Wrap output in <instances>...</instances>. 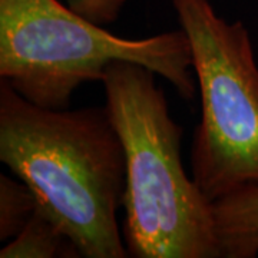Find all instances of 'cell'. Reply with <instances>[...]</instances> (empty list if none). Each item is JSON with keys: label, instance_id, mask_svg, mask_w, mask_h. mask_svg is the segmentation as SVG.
<instances>
[{"label": "cell", "instance_id": "1", "mask_svg": "<svg viewBox=\"0 0 258 258\" xmlns=\"http://www.w3.org/2000/svg\"><path fill=\"white\" fill-rule=\"evenodd\" d=\"M0 161L86 258H125V151L106 106H37L0 81Z\"/></svg>", "mask_w": 258, "mask_h": 258}, {"label": "cell", "instance_id": "2", "mask_svg": "<svg viewBox=\"0 0 258 258\" xmlns=\"http://www.w3.org/2000/svg\"><path fill=\"white\" fill-rule=\"evenodd\" d=\"M155 72L113 62L102 78L106 109L126 164L123 240L135 258H220L211 200L186 174L182 128Z\"/></svg>", "mask_w": 258, "mask_h": 258}, {"label": "cell", "instance_id": "3", "mask_svg": "<svg viewBox=\"0 0 258 258\" xmlns=\"http://www.w3.org/2000/svg\"><path fill=\"white\" fill-rule=\"evenodd\" d=\"M118 60L147 66L194 101L192 55L182 29L120 37L57 0H0V78L26 101L66 109L81 85L101 82Z\"/></svg>", "mask_w": 258, "mask_h": 258}, {"label": "cell", "instance_id": "4", "mask_svg": "<svg viewBox=\"0 0 258 258\" xmlns=\"http://www.w3.org/2000/svg\"><path fill=\"white\" fill-rule=\"evenodd\" d=\"M189 40L201 93L191 174L212 203L258 184V64L248 29L221 18L210 0H171Z\"/></svg>", "mask_w": 258, "mask_h": 258}, {"label": "cell", "instance_id": "5", "mask_svg": "<svg viewBox=\"0 0 258 258\" xmlns=\"http://www.w3.org/2000/svg\"><path fill=\"white\" fill-rule=\"evenodd\" d=\"M217 238L222 258L258 254V184H247L214 201Z\"/></svg>", "mask_w": 258, "mask_h": 258}, {"label": "cell", "instance_id": "6", "mask_svg": "<svg viewBox=\"0 0 258 258\" xmlns=\"http://www.w3.org/2000/svg\"><path fill=\"white\" fill-rule=\"evenodd\" d=\"M2 258L81 257L57 222L37 205L36 211L18 235L0 249Z\"/></svg>", "mask_w": 258, "mask_h": 258}, {"label": "cell", "instance_id": "7", "mask_svg": "<svg viewBox=\"0 0 258 258\" xmlns=\"http://www.w3.org/2000/svg\"><path fill=\"white\" fill-rule=\"evenodd\" d=\"M36 194L22 179L0 175V240H13L36 211Z\"/></svg>", "mask_w": 258, "mask_h": 258}, {"label": "cell", "instance_id": "8", "mask_svg": "<svg viewBox=\"0 0 258 258\" xmlns=\"http://www.w3.org/2000/svg\"><path fill=\"white\" fill-rule=\"evenodd\" d=\"M66 3L83 18L103 26L119 18L126 0H66Z\"/></svg>", "mask_w": 258, "mask_h": 258}]
</instances>
